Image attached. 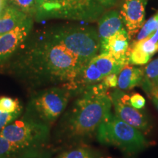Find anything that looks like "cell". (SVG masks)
Listing matches in <instances>:
<instances>
[{"instance_id": "6da1fadb", "label": "cell", "mask_w": 158, "mask_h": 158, "mask_svg": "<svg viewBox=\"0 0 158 158\" xmlns=\"http://www.w3.org/2000/svg\"><path fill=\"white\" fill-rule=\"evenodd\" d=\"M85 66L53 37L49 29L31 32L14 54L0 64L3 72L32 92L70 84Z\"/></svg>"}, {"instance_id": "7a4b0ae2", "label": "cell", "mask_w": 158, "mask_h": 158, "mask_svg": "<svg viewBox=\"0 0 158 158\" xmlns=\"http://www.w3.org/2000/svg\"><path fill=\"white\" fill-rule=\"evenodd\" d=\"M108 89L100 82L77 94L70 108L60 116L55 129L57 143H81L96 136L99 126L111 109Z\"/></svg>"}, {"instance_id": "3957f363", "label": "cell", "mask_w": 158, "mask_h": 158, "mask_svg": "<svg viewBox=\"0 0 158 158\" xmlns=\"http://www.w3.org/2000/svg\"><path fill=\"white\" fill-rule=\"evenodd\" d=\"M72 96V91L64 85L35 91L23 113L51 127L64 113Z\"/></svg>"}, {"instance_id": "277c9868", "label": "cell", "mask_w": 158, "mask_h": 158, "mask_svg": "<svg viewBox=\"0 0 158 158\" xmlns=\"http://www.w3.org/2000/svg\"><path fill=\"white\" fill-rule=\"evenodd\" d=\"M96 137L99 143L117 147L128 154L139 152L147 146L140 130L110 112L99 126Z\"/></svg>"}, {"instance_id": "5b68a950", "label": "cell", "mask_w": 158, "mask_h": 158, "mask_svg": "<svg viewBox=\"0 0 158 158\" xmlns=\"http://www.w3.org/2000/svg\"><path fill=\"white\" fill-rule=\"evenodd\" d=\"M53 37L86 65L100 50V39L94 27L57 26L49 28Z\"/></svg>"}, {"instance_id": "8992f818", "label": "cell", "mask_w": 158, "mask_h": 158, "mask_svg": "<svg viewBox=\"0 0 158 158\" xmlns=\"http://www.w3.org/2000/svg\"><path fill=\"white\" fill-rule=\"evenodd\" d=\"M51 126L24 114L0 130V136L18 145L51 149Z\"/></svg>"}, {"instance_id": "52a82bcc", "label": "cell", "mask_w": 158, "mask_h": 158, "mask_svg": "<svg viewBox=\"0 0 158 158\" xmlns=\"http://www.w3.org/2000/svg\"><path fill=\"white\" fill-rule=\"evenodd\" d=\"M115 115L122 121L141 131H147L150 127L149 118L141 109L133 107L130 96L119 89H115L110 94Z\"/></svg>"}, {"instance_id": "ba28073f", "label": "cell", "mask_w": 158, "mask_h": 158, "mask_svg": "<svg viewBox=\"0 0 158 158\" xmlns=\"http://www.w3.org/2000/svg\"><path fill=\"white\" fill-rule=\"evenodd\" d=\"M33 28V18L29 16L13 30L0 35V64L18 50L31 34Z\"/></svg>"}, {"instance_id": "9c48e42d", "label": "cell", "mask_w": 158, "mask_h": 158, "mask_svg": "<svg viewBox=\"0 0 158 158\" xmlns=\"http://www.w3.org/2000/svg\"><path fill=\"white\" fill-rule=\"evenodd\" d=\"M147 0H124L120 14L130 38L137 34L143 25Z\"/></svg>"}, {"instance_id": "30bf717a", "label": "cell", "mask_w": 158, "mask_h": 158, "mask_svg": "<svg viewBox=\"0 0 158 158\" xmlns=\"http://www.w3.org/2000/svg\"><path fill=\"white\" fill-rule=\"evenodd\" d=\"M129 35L125 29L100 41V53L107 54L125 64H130Z\"/></svg>"}, {"instance_id": "8fae6325", "label": "cell", "mask_w": 158, "mask_h": 158, "mask_svg": "<svg viewBox=\"0 0 158 158\" xmlns=\"http://www.w3.org/2000/svg\"><path fill=\"white\" fill-rule=\"evenodd\" d=\"M52 154V149L23 147L0 136V158H50Z\"/></svg>"}, {"instance_id": "7c38bea8", "label": "cell", "mask_w": 158, "mask_h": 158, "mask_svg": "<svg viewBox=\"0 0 158 158\" xmlns=\"http://www.w3.org/2000/svg\"><path fill=\"white\" fill-rule=\"evenodd\" d=\"M122 15L117 10H110L100 17L98 22V34L100 41L115 35L124 29Z\"/></svg>"}, {"instance_id": "4fadbf2b", "label": "cell", "mask_w": 158, "mask_h": 158, "mask_svg": "<svg viewBox=\"0 0 158 158\" xmlns=\"http://www.w3.org/2000/svg\"><path fill=\"white\" fill-rule=\"evenodd\" d=\"M144 70L140 68L125 65L118 74V87L121 90H129L141 86Z\"/></svg>"}, {"instance_id": "5bb4252c", "label": "cell", "mask_w": 158, "mask_h": 158, "mask_svg": "<svg viewBox=\"0 0 158 158\" xmlns=\"http://www.w3.org/2000/svg\"><path fill=\"white\" fill-rule=\"evenodd\" d=\"M28 17L29 15L25 13L8 4L3 14L0 16V35L13 30Z\"/></svg>"}, {"instance_id": "9a60e30c", "label": "cell", "mask_w": 158, "mask_h": 158, "mask_svg": "<svg viewBox=\"0 0 158 158\" xmlns=\"http://www.w3.org/2000/svg\"><path fill=\"white\" fill-rule=\"evenodd\" d=\"M91 61L94 62L104 78L111 73L118 75L122 69L127 65L123 62L116 60L110 55L103 53L96 55Z\"/></svg>"}, {"instance_id": "2e32d148", "label": "cell", "mask_w": 158, "mask_h": 158, "mask_svg": "<svg viewBox=\"0 0 158 158\" xmlns=\"http://www.w3.org/2000/svg\"><path fill=\"white\" fill-rule=\"evenodd\" d=\"M56 158H106L100 152L90 147H80L66 150Z\"/></svg>"}, {"instance_id": "e0dca14e", "label": "cell", "mask_w": 158, "mask_h": 158, "mask_svg": "<svg viewBox=\"0 0 158 158\" xmlns=\"http://www.w3.org/2000/svg\"><path fill=\"white\" fill-rule=\"evenodd\" d=\"M143 70L144 78L141 87L158 85V58L149 63Z\"/></svg>"}, {"instance_id": "ac0fdd59", "label": "cell", "mask_w": 158, "mask_h": 158, "mask_svg": "<svg viewBox=\"0 0 158 158\" xmlns=\"http://www.w3.org/2000/svg\"><path fill=\"white\" fill-rule=\"evenodd\" d=\"M130 64L134 65H143L149 62L151 56L142 50L135 41L130 45Z\"/></svg>"}, {"instance_id": "d6986e66", "label": "cell", "mask_w": 158, "mask_h": 158, "mask_svg": "<svg viewBox=\"0 0 158 158\" xmlns=\"http://www.w3.org/2000/svg\"><path fill=\"white\" fill-rule=\"evenodd\" d=\"M8 3L21 10L29 16L34 18L37 11V0H7Z\"/></svg>"}, {"instance_id": "ffe728a7", "label": "cell", "mask_w": 158, "mask_h": 158, "mask_svg": "<svg viewBox=\"0 0 158 158\" xmlns=\"http://www.w3.org/2000/svg\"><path fill=\"white\" fill-rule=\"evenodd\" d=\"M158 29V15L157 13L153 17L150 18L141 28V31L138 32L136 40H141L146 37L152 35L155 31Z\"/></svg>"}, {"instance_id": "44dd1931", "label": "cell", "mask_w": 158, "mask_h": 158, "mask_svg": "<svg viewBox=\"0 0 158 158\" xmlns=\"http://www.w3.org/2000/svg\"><path fill=\"white\" fill-rule=\"evenodd\" d=\"M23 107L19 100L9 97L0 98V110L5 112H14L20 108Z\"/></svg>"}, {"instance_id": "7402d4cb", "label": "cell", "mask_w": 158, "mask_h": 158, "mask_svg": "<svg viewBox=\"0 0 158 158\" xmlns=\"http://www.w3.org/2000/svg\"><path fill=\"white\" fill-rule=\"evenodd\" d=\"M23 107L20 108L19 109L14 112H11V113L0 110V130L20 117L21 114H23Z\"/></svg>"}, {"instance_id": "603a6c76", "label": "cell", "mask_w": 158, "mask_h": 158, "mask_svg": "<svg viewBox=\"0 0 158 158\" xmlns=\"http://www.w3.org/2000/svg\"><path fill=\"white\" fill-rule=\"evenodd\" d=\"M151 36L152 35H150V36L141 40H135V42L139 45V46L146 54L149 55L152 57L154 54L158 52V43H154L150 40Z\"/></svg>"}, {"instance_id": "cb8c5ba5", "label": "cell", "mask_w": 158, "mask_h": 158, "mask_svg": "<svg viewBox=\"0 0 158 158\" xmlns=\"http://www.w3.org/2000/svg\"><path fill=\"white\" fill-rule=\"evenodd\" d=\"M143 89L148 94L149 98L155 105V106L158 110V85H154V86H144Z\"/></svg>"}, {"instance_id": "d4e9b609", "label": "cell", "mask_w": 158, "mask_h": 158, "mask_svg": "<svg viewBox=\"0 0 158 158\" xmlns=\"http://www.w3.org/2000/svg\"><path fill=\"white\" fill-rule=\"evenodd\" d=\"M130 102L131 106L137 109H142L146 105L145 98L138 93L133 94L130 97Z\"/></svg>"}, {"instance_id": "484cf974", "label": "cell", "mask_w": 158, "mask_h": 158, "mask_svg": "<svg viewBox=\"0 0 158 158\" xmlns=\"http://www.w3.org/2000/svg\"><path fill=\"white\" fill-rule=\"evenodd\" d=\"M101 83L107 88H116L118 86V75L111 73L102 79Z\"/></svg>"}, {"instance_id": "4316f807", "label": "cell", "mask_w": 158, "mask_h": 158, "mask_svg": "<svg viewBox=\"0 0 158 158\" xmlns=\"http://www.w3.org/2000/svg\"><path fill=\"white\" fill-rule=\"evenodd\" d=\"M98 1L105 8H109L115 5L117 0H98Z\"/></svg>"}, {"instance_id": "83f0119b", "label": "cell", "mask_w": 158, "mask_h": 158, "mask_svg": "<svg viewBox=\"0 0 158 158\" xmlns=\"http://www.w3.org/2000/svg\"><path fill=\"white\" fill-rule=\"evenodd\" d=\"M7 5H8L7 0H0V16L3 14L4 11H5Z\"/></svg>"}]
</instances>
